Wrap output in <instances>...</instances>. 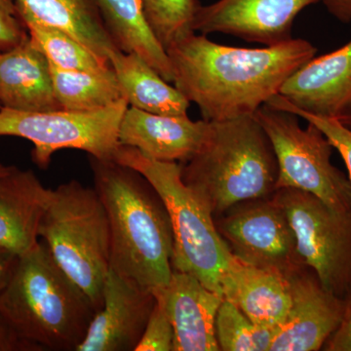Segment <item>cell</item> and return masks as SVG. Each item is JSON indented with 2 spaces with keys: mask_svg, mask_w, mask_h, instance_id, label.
I'll use <instances>...</instances> for the list:
<instances>
[{
  "mask_svg": "<svg viewBox=\"0 0 351 351\" xmlns=\"http://www.w3.org/2000/svg\"><path fill=\"white\" fill-rule=\"evenodd\" d=\"M166 52L174 86L197 106L202 119L221 121L255 114L317 49L302 38L262 48L235 47L193 32Z\"/></svg>",
  "mask_w": 351,
  "mask_h": 351,
  "instance_id": "6da1fadb",
  "label": "cell"
},
{
  "mask_svg": "<svg viewBox=\"0 0 351 351\" xmlns=\"http://www.w3.org/2000/svg\"><path fill=\"white\" fill-rule=\"evenodd\" d=\"M90 166L110 225V270L158 294L173 272L174 237L165 203L133 168L91 156Z\"/></svg>",
  "mask_w": 351,
  "mask_h": 351,
  "instance_id": "7a4b0ae2",
  "label": "cell"
},
{
  "mask_svg": "<svg viewBox=\"0 0 351 351\" xmlns=\"http://www.w3.org/2000/svg\"><path fill=\"white\" fill-rule=\"evenodd\" d=\"M209 122L200 149L180 164L182 181L215 219L240 202L271 195L278 165L274 147L255 114Z\"/></svg>",
  "mask_w": 351,
  "mask_h": 351,
  "instance_id": "3957f363",
  "label": "cell"
},
{
  "mask_svg": "<svg viewBox=\"0 0 351 351\" xmlns=\"http://www.w3.org/2000/svg\"><path fill=\"white\" fill-rule=\"evenodd\" d=\"M0 313L44 351H76L93 319V304L43 241L21 256L0 293Z\"/></svg>",
  "mask_w": 351,
  "mask_h": 351,
  "instance_id": "277c9868",
  "label": "cell"
},
{
  "mask_svg": "<svg viewBox=\"0 0 351 351\" xmlns=\"http://www.w3.org/2000/svg\"><path fill=\"white\" fill-rule=\"evenodd\" d=\"M39 239L84 291L97 313L110 269V232L107 212L95 189L71 180L53 189Z\"/></svg>",
  "mask_w": 351,
  "mask_h": 351,
  "instance_id": "5b68a950",
  "label": "cell"
},
{
  "mask_svg": "<svg viewBox=\"0 0 351 351\" xmlns=\"http://www.w3.org/2000/svg\"><path fill=\"white\" fill-rule=\"evenodd\" d=\"M113 160L144 176L165 203L174 237L173 269L188 272L221 294L219 279L232 252L211 211L182 181L181 164L156 160L127 145H119Z\"/></svg>",
  "mask_w": 351,
  "mask_h": 351,
  "instance_id": "8992f818",
  "label": "cell"
},
{
  "mask_svg": "<svg viewBox=\"0 0 351 351\" xmlns=\"http://www.w3.org/2000/svg\"><path fill=\"white\" fill-rule=\"evenodd\" d=\"M255 117L276 152V189H300L336 211H351L350 180L332 163L334 147L317 127L308 123L302 128L294 113L267 104L258 108Z\"/></svg>",
  "mask_w": 351,
  "mask_h": 351,
  "instance_id": "52a82bcc",
  "label": "cell"
},
{
  "mask_svg": "<svg viewBox=\"0 0 351 351\" xmlns=\"http://www.w3.org/2000/svg\"><path fill=\"white\" fill-rule=\"evenodd\" d=\"M128 107L122 99L90 112H23L0 108V137L29 141L32 161L40 169H47L52 156L62 149H78L110 160L119 147V127Z\"/></svg>",
  "mask_w": 351,
  "mask_h": 351,
  "instance_id": "ba28073f",
  "label": "cell"
},
{
  "mask_svg": "<svg viewBox=\"0 0 351 351\" xmlns=\"http://www.w3.org/2000/svg\"><path fill=\"white\" fill-rule=\"evenodd\" d=\"M274 196L294 230L304 267L326 290L346 299L351 288V211H336L300 189H278Z\"/></svg>",
  "mask_w": 351,
  "mask_h": 351,
  "instance_id": "9c48e42d",
  "label": "cell"
},
{
  "mask_svg": "<svg viewBox=\"0 0 351 351\" xmlns=\"http://www.w3.org/2000/svg\"><path fill=\"white\" fill-rule=\"evenodd\" d=\"M217 230L233 256L286 278L306 269L294 230L274 193L243 201L215 218Z\"/></svg>",
  "mask_w": 351,
  "mask_h": 351,
  "instance_id": "30bf717a",
  "label": "cell"
},
{
  "mask_svg": "<svg viewBox=\"0 0 351 351\" xmlns=\"http://www.w3.org/2000/svg\"><path fill=\"white\" fill-rule=\"evenodd\" d=\"M321 0H217L201 5L193 20L198 34H223L265 46L292 38L295 18Z\"/></svg>",
  "mask_w": 351,
  "mask_h": 351,
  "instance_id": "8fae6325",
  "label": "cell"
},
{
  "mask_svg": "<svg viewBox=\"0 0 351 351\" xmlns=\"http://www.w3.org/2000/svg\"><path fill=\"white\" fill-rule=\"evenodd\" d=\"M292 306L277 329L270 351H316L341 324L346 299L329 292L306 267L289 277Z\"/></svg>",
  "mask_w": 351,
  "mask_h": 351,
  "instance_id": "7c38bea8",
  "label": "cell"
},
{
  "mask_svg": "<svg viewBox=\"0 0 351 351\" xmlns=\"http://www.w3.org/2000/svg\"><path fill=\"white\" fill-rule=\"evenodd\" d=\"M156 304V295L110 269L103 304L76 351H135Z\"/></svg>",
  "mask_w": 351,
  "mask_h": 351,
  "instance_id": "4fadbf2b",
  "label": "cell"
},
{
  "mask_svg": "<svg viewBox=\"0 0 351 351\" xmlns=\"http://www.w3.org/2000/svg\"><path fill=\"white\" fill-rule=\"evenodd\" d=\"M279 95L298 110L332 119L343 117L351 110V40L309 60L286 80Z\"/></svg>",
  "mask_w": 351,
  "mask_h": 351,
  "instance_id": "5bb4252c",
  "label": "cell"
},
{
  "mask_svg": "<svg viewBox=\"0 0 351 351\" xmlns=\"http://www.w3.org/2000/svg\"><path fill=\"white\" fill-rule=\"evenodd\" d=\"M174 328V351H219L216 318L223 295L188 272L173 269L158 294Z\"/></svg>",
  "mask_w": 351,
  "mask_h": 351,
  "instance_id": "9a60e30c",
  "label": "cell"
},
{
  "mask_svg": "<svg viewBox=\"0 0 351 351\" xmlns=\"http://www.w3.org/2000/svg\"><path fill=\"white\" fill-rule=\"evenodd\" d=\"M210 122L186 117L156 114L128 107L119 127L120 145H127L152 159L184 163L200 149Z\"/></svg>",
  "mask_w": 351,
  "mask_h": 351,
  "instance_id": "2e32d148",
  "label": "cell"
},
{
  "mask_svg": "<svg viewBox=\"0 0 351 351\" xmlns=\"http://www.w3.org/2000/svg\"><path fill=\"white\" fill-rule=\"evenodd\" d=\"M221 294L254 323L277 331L291 306L290 282L277 272L245 263L230 253L219 279Z\"/></svg>",
  "mask_w": 351,
  "mask_h": 351,
  "instance_id": "e0dca14e",
  "label": "cell"
},
{
  "mask_svg": "<svg viewBox=\"0 0 351 351\" xmlns=\"http://www.w3.org/2000/svg\"><path fill=\"white\" fill-rule=\"evenodd\" d=\"M53 189L32 170L12 166L0 181V247L21 257L40 241L39 228Z\"/></svg>",
  "mask_w": 351,
  "mask_h": 351,
  "instance_id": "ac0fdd59",
  "label": "cell"
},
{
  "mask_svg": "<svg viewBox=\"0 0 351 351\" xmlns=\"http://www.w3.org/2000/svg\"><path fill=\"white\" fill-rule=\"evenodd\" d=\"M0 106L23 112L62 110L49 62L29 36L12 49L0 52Z\"/></svg>",
  "mask_w": 351,
  "mask_h": 351,
  "instance_id": "d6986e66",
  "label": "cell"
},
{
  "mask_svg": "<svg viewBox=\"0 0 351 351\" xmlns=\"http://www.w3.org/2000/svg\"><path fill=\"white\" fill-rule=\"evenodd\" d=\"M16 3L21 17L68 32L105 61L110 62L112 53L119 49L96 0H16Z\"/></svg>",
  "mask_w": 351,
  "mask_h": 351,
  "instance_id": "ffe728a7",
  "label": "cell"
},
{
  "mask_svg": "<svg viewBox=\"0 0 351 351\" xmlns=\"http://www.w3.org/2000/svg\"><path fill=\"white\" fill-rule=\"evenodd\" d=\"M110 63L129 107L156 114L189 115L191 103L184 95L137 54L117 49Z\"/></svg>",
  "mask_w": 351,
  "mask_h": 351,
  "instance_id": "44dd1931",
  "label": "cell"
},
{
  "mask_svg": "<svg viewBox=\"0 0 351 351\" xmlns=\"http://www.w3.org/2000/svg\"><path fill=\"white\" fill-rule=\"evenodd\" d=\"M96 2L115 46L122 52L137 54L166 82H173L169 57L147 22L143 0Z\"/></svg>",
  "mask_w": 351,
  "mask_h": 351,
  "instance_id": "7402d4cb",
  "label": "cell"
},
{
  "mask_svg": "<svg viewBox=\"0 0 351 351\" xmlns=\"http://www.w3.org/2000/svg\"><path fill=\"white\" fill-rule=\"evenodd\" d=\"M51 73L62 110L90 112L124 99L112 64L96 71H69L51 66Z\"/></svg>",
  "mask_w": 351,
  "mask_h": 351,
  "instance_id": "603a6c76",
  "label": "cell"
},
{
  "mask_svg": "<svg viewBox=\"0 0 351 351\" xmlns=\"http://www.w3.org/2000/svg\"><path fill=\"white\" fill-rule=\"evenodd\" d=\"M24 21L32 43L43 53L51 66L69 71H96L110 66L93 51L68 32L29 19Z\"/></svg>",
  "mask_w": 351,
  "mask_h": 351,
  "instance_id": "cb8c5ba5",
  "label": "cell"
},
{
  "mask_svg": "<svg viewBox=\"0 0 351 351\" xmlns=\"http://www.w3.org/2000/svg\"><path fill=\"white\" fill-rule=\"evenodd\" d=\"M276 331L258 326L223 298L217 314L216 338L219 350H270Z\"/></svg>",
  "mask_w": 351,
  "mask_h": 351,
  "instance_id": "d4e9b609",
  "label": "cell"
},
{
  "mask_svg": "<svg viewBox=\"0 0 351 351\" xmlns=\"http://www.w3.org/2000/svg\"><path fill=\"white\" fill-rule=\"evenodd\" d=\"M145 16L152 31L165 50L193 32L198 0H143Z\"/></svg>",
  "mask_w": 351,
  "mask_h": 351,
  "instance_id": "484cf974",
  "label": "cell"
},
{
  "mask_svg": "<svg viewBox=\"0 0 351 351\" xmlns=\"http://www.w3.org/2000/svg\"><path fill=\"white\" fill-rule=\"evenodd\" d=\"M270 107L277 110L294 113L300 119L306 120L307 123L317 127L323 135L329 141L335 149L339 152L341 158L345 161L348 172V180L351 184V129L346 126L341 120L332 117H320L298 110L293 107L281 95H276L267 103Z\"/></svg>",
  "mask_w": 351,
  "mask_h": 351,
  "instance_id": "4316f807",
  "label": "cell"
},
{
  "mask_svg": "<svg viewBox=\"0 0 351 351\" xmlns=\"http://www.w3.org/2000/svg\"><path fill=\"white\" fill-rule=\"evenodd\" d=\"M174 328L161 299L156 304L135 351H174Z\"/></svg>",
  "mask_w": 351,
  "mask_h": 351,
  "instance_id": "83f0119b",
  "label": "cell"
},
{
  "mask_svg": "<svg viewBox=\"0 0 351 351\" xmlns=\"http://www.w3.org/2000/svg\"><path fill=\"white\" fill-rule=\"evenodd\" d=\"M29 36L16 0H0V52L22 43Z\"/></svg>",
  "mask_w": 351,
  "mask_h": 351,
  "instance_id": "f1b7e54d",
  "label": "cell"
},
{
  "mask_svg": "<svg viewBox=\"0 0 351 351\" xmlns=\"http://www.w3.org/2000/svg\"><path fill=\"white\" fill-rule=\"evenodd\" d=\"M0 351H44L40 346L32 343L0 313Z\"/></svg>",
  "mask_w": 351,
  "mask_h": 351,
  "instance_id": "f546056e",
  "label": "cell"
},
{
  "mask_svg": "<svg viewBox=\"0 0 351 351\" xmlns=\"http://www.w3.org/2000/svg\"><path fill=\"white\" fill-rule=\"evenodd\" d=\"M326 351H351V288L346 297V309L341 324L322 348Z\"/></svg>",
  "mask_w": 351,
  "mask_h": 351,
  "instance_id": "4dcf8cb0",
  "label": "cell"
},
{
  "mask_svg": "<svg viewBox=\"0 0 351 351\" xmlns=\"http://www.w3.org/2000/svg\"><path fill=\"white\" fill-rule=\"evenodd\" d=\"M19 257L0 247V293L6 288L17 267Z\"/></svg>",
  "mask_w": 351,
  "mask_h": 351,
  "instance_id": "1f68e13d",
  "label": "cell"
},
{
  "mask_svg": "<svg viewBox=\"0 0 351 351\" xmlns=\"http://www.w3.org/2000/svg\"><path fill=\"white\" fill-rule=\"evenodd\" d=\"M321 2L341 22H351V0H321Z\"/></svg>",
  "mask_w": 351,
  "mask_h": 351,
  "instance_id": "d6a6232c",
  "label": "cell"
},
{
  "mask_svg": "<svg viewBox=\"0 0 351 351\" xmlns=\"http://www.w3.org/2000/svg\"><path fill=\"white\" fill-rule=\"evenodd\" d=\"M11 168H12V165H5V164H3L0 161V181H1V180L8 174Z\"/></svg>",
  "mask_w": 351,
  "mask_h": 351,
  "instance_id": "836d02e7",
  "label": "cell"
},
{
  "mask_svg": "<svg viewBox=\"0 0 351 351\" xmlns=\"http://www.w3.org/2000/svg\"><path fill=\"white\" fill-rule=\"evenodd\" d=\"M339 120H341L346 126H348V128L351 129V110L348 113H346V114L343 115V117H341Z\"/></svg>",
  "mask_w": 351,
  "mask_h": 351,
  "instance_id": "e575fe53",
  "label": "cell"
},
{
  "mask_svg": "<svg viewBox=\"0 0 351 351\" xmlns=\"http://www.w3.org/2000/svg\"><path fill=\"white\" fill-rule=\"evenodd\" d=\"M0 108H1V106H0Z\"/></svg>",
  "mask_w": 351,
  "mask_h": 351,
  "instance_id": "d590c367",
  "label": "cell"
}]
</instances>
